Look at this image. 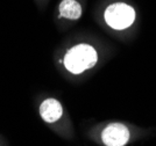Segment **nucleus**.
<instances>
[{"label":"nucleus","instance_id":"f257e3e1","mask_svg":"<svg viewBox=\"0 0 156 146\" xmlns=\"http://www.w3.org/2000/svg\"><path fill=\"white\" fill-rule=\"evenodd\" d=\"M97 50L87 43H79L68 49L63 56L62 64L69 73L79 76L85 71L91 70L98 63Z\"/></svg>","mask_w":156,"mask_h":146},{"label":"nucleus","instance_id":"f03ea898","mask_svg":"<svg viewBox=\"0 0 156 146\" xmlns=\"http://www.w3.org/2000/svg\"><path fill=\"white\" fill-rule=\"evenodd\" d=\"M136 11L124 1L112 2L105 8L104 20L106 25L114 30H125L135 22Z\"/></svg>","mask_w":156,"mask_h":146},{"label":"nucleus","instance_id":"7ed1b4c3","mask_svg":"<svg viewBox=\"0 0 156 146\" xmlns=\"http://www.w3.org/2000/svg\"><path fill=\"white\" fill-rule=\"evenodd\" d=\"M129 137L128 127L119 122L110 123L101 131V141L105 146H125Z\"/></svg>","mask_w":156,"mask_h":146},{"label":"nucleus","instance_id":"20e7f679","mask_svg":"<svg viewBox=\"0 0 156 146\" xmlns=\"http://www.w3.org/2000/svg\"><path fill=\"white\" fill-rule=\"evenodd\" d=\"M39 113L43 121L51 124L57 122L63 116V106L58 100L54 97H48L41 102Z\"/></svg>","mask_w":156,"mask_h":146},{"label":"nucleus","instance_id":"39448f33","mask_svg":"<svg viewBox=\"0 0 156 146\" xmlns=\"http://www.w3.org/2000/svg\"><path fill=\"white\" fill-rule=\"evenodd\" d=\"M57 9L59 18L71 21L79 20L83 14V7L77 0H62Z\"/></svg>","mask_w":156,"mask_h":146}]
</instances>
